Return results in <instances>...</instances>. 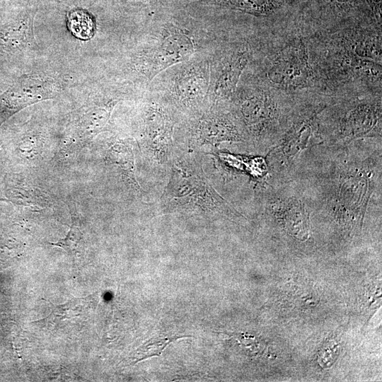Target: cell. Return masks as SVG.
Here are the masks:
<instances>
[{
	"instance_id": "obj_1",
	"label": "cell",
	"mask_w": 382,
	"mask_h": 382,
	"mask_svg": "<svg viewBox=\"0 0 382 382\" xmlns=\"http://www.w3.org/2000/svg\"><path fill=\"white\" fill-rule=\"evenodd\" d=\"M173 175L163 195L168 209H233L209 185L195 159L178 155L171 158Z\"/></svg>"
},
{
	"instance_id": "obj_2",
	"label": "cell",
	"mask_w": 382,
	"mask_h": 382,
	"mask_svg": "<svg viewBox=\"0 0 382 382\" xmlns=\"http://www.w3.org/2000/svg\"><path fill=\"white\" fill-rule=\"evenodd\" d=\"M191 33L177 26L165 28L157 42L142 57L144 73L153 79L170 66L187 59L195 52Z\"/></svg>"
},
{
	"instance_id": "obj_3",
	"label": "cell",
	"mask_w": 382,
	"mask_h": 382,
	"mask_svg": "<svg viewBox=\"0 0 382 382\" xmlns=\"http://www.w3.org/2000/svg\"><path fill=\"white\" fill-rule=\"evenodd\" d=\"M61 90L52 77L29 74L20 77L0 95V125L23 108L54 98Z\"/></svg>"
},
{
	"instance_id": "obj_4",
	"label": "cell",
	"mask_w": 382,
	"mask_h": 382,
	"mask_svg": "<svg viewBox=\"0 0 382 382\" xmlns=\"http://www.w3.org/2000/svg\"><path fill=\"white\" fill-rule=\"evenodd\" d=\"M311 74L306 50L300 43L284 49L267 71L273 84L288 89L306 85Z\"/></svg>"
},
{
	"instance_id": "obj_5",
	"label": "cell",
	"mask_w": 382,
	"mask_h": 382,
	"mask_svg": "<svg viewBox=\"0 0 382 382\" xmlns=\"http://www.w3.org/2000/svg\"><path fill=\"white\" fill-rule=\"evenodd\" d=\"M209 65L193 63L179 71L171 84L174 102L185 110L196 109L209 93Z\"/></svg>"
},
{
	"instance_id": "obj_6",
	"label": "cell",
	"mask_w": 382,
	"mask_h": 382,
	"mask_svg": "<svg viewBox=\"0 0 382 382\" xmlns=\"http://www.w3.org/2000/svg\"><path fill=\"white\" fill-rule=\"evenodd\" d=\"M115 103L93 105L79 112L71 122L64 141V151H75L103 131Z\"/></svg>"
},
{
	"instance_id": "obj_7",
	"label": "cell",
	"mask_w": 382,
	"mask_h": 382,
	"mask_svg": "<svg viewBox=\"0 0 382 382\" xmlns=\"http://www.w3.org/2000/svg\"><path fill=\"white\" fill-rule=\"evenodd\" d=\"M144 122L150 156L159 163L170 161L174 153L171 151L173 122L168 112L158 104H150Z\"/></svg>"
},
{
	"instance_id": "obj_8",
	"label": "cell",
	"mask_w": 382,
	"mask_h": 382,
	"mask_svg": "<svg viewBox=\"0 0 382 382\" xmlns=\"http://www.w3.org/2000/svg\"><path fill=\"white\" fill-rule=\"evenodd\" d=\"M247 63L245 52L233 53L226 57L217 68L208 93H211L214 98L230 96L235 91Z\"/></svg>"
},
{
	"instance_id": "obj_9",
	"label": "cell",
	"mask_w": 382,
	"mask_h": 382,
	"mask_svg": "<svg viewBox=\"0 0 382 382\" xmlns=\"http://www.w3.org/2000/svg\"><path fill=\"white\" fill-rule=\"evenodd\" d=\"M195 137L200 144H215L238 138L235 127L226 118L205 113L195 126Z\"/></svg>"
},
{
	"instance_id": "obj_10",
	"label": "cell",
	"mask_w": 382,
	"mask_h": 382,
	"mask_svg": "<svg viewBox=\"0 0 382 382\" xmlns=\"http://www.w3.org/2000/svg\"><path fill=\"white\" fill-rule=\"evenodd\" d=\"M33 16L28 13L0 29V53L13 52L30 43Z\"/></svg>"
},
{
	"instance_id": "obj_11",
	"label": "cell",
	"mask_w": 382,
	"mask_h": 382,
	"mask_svg": "<svg viewBox=\"0 0 382 382\" xmlns=\"http://www.w3.org/2000/svg\"><path fill=\"white\" fill-rule=\"evenodd\" d=\"M285 0H202L200 4L235 9L254 16H268L278 11Z\"/></svg>"
},
{
	"instance_id": "obj_12",
	"label": "cell",
	"mask_w": 382,
	"mask_h": 382,
	"mask_svg": "<svg viewBox=\"0 0 382 382\" xmlns=\"http://www.w3.org/2000/svg\"><path fill=\"white\" fill-rule=\"evenodd\" d=\"M270 102L267 96L255 92L245 96L241 103L243 119L249 125H255L265 119L268 115Z\"/></svg>"
},
{
	"instance_id": "obj_13",
	"label": "cell",
	"mask_w": 382,
	"mask_h": 382,
	"mask_svg": "<svg viewBox=\"0 0 382 382\" xmlns=\"http://www.w3.org/2000/svg\"><path fill=\"white\" fill-rule=\"evenodd\" d=\"M68 27L71 33L81 40H88L95 33L96 23L93 16L83 10H75L68 16Z\"/></svg>"
},
{
	"instance_id": "obj_14",
	"label": "cell",
	"mask_w": 382,
	"mask_h": 382,
	"mask_svg": "<svg viewBox=\"0 0 382 382\" xmlns=\"http://www.w3.org/2000/svg\"><path fill=\"white\" fill-rule=\"evenodd\" d=\"M179 337H180L156 335L136 349L129 359L132 362L137 363L153 356H158L170 342Z\"/></svg>"
},
{
	"instance_id": "obj_15",
	"label": "cell",
	"mask_w": 382,
	"mask_h": 382,
	"mask_svg": "<svg viewBox=\"0 0 382 382\" xmlns=\"http://www.w3.org/2000/svg\"><path fill=\"white\" fill-rule=\"evenodd\" d=\"M71 215V227L64 238L59 240L56 243H50L51 245L62 248L69 255H74L79 253L83 247V236L76 224L74 212L69 206Z\"/></svg>"
},
{
	"instance_id": "obj_16",
	"label": "cell",
	"mask_w": 382,
	"mask_h": 382,
	"mask_svg": "<svg viewBox=\"0 0 382 382\" xmlns=\"http://www.w3.org/2000/svg\"><path fill=\"white\" fill-rule=\"evenodd\" d=\"M333 3L336 4L337 5L342 6H349L353 2V0H331Z\"/></svg>"
},
{
	"instance_id": "obj_17",
	"label": "cell",
	"mask_w": 382,
	"mask_h": 382,
	"mask_svg": "<svg viewBox=\"0 0 382 382\" xmlns=\"http://www.w3.org/2000/svg\"><path fill=\"white\" fill-rule=\"evenodd\" d=\"M137 1H144V0H137Z\"/></svg>"
}]
</instances>
